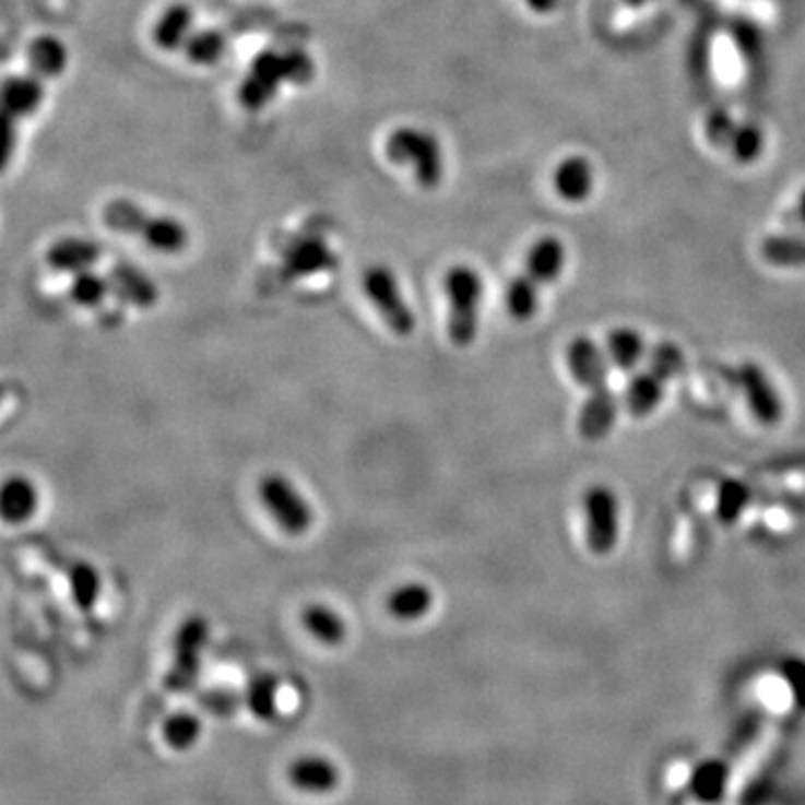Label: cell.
<instances>
[{
	"label": "cell",
	"instance_id": "cell-34",
	"mask_svg": "<svg viewBox=\"0 0 805 805\" xmlns=\"http://www.w3.org/2000/svg\"><path fill=\"white\" fill-rule=\"evenodd\" d=\"M763 132L759 126L754 123H741L736 126L732 141H730V151L736 157L738 164H754L759 159V155L763 153Z\"/></svg>",
	"mask_w": 805,
	"mask_h": 805
},
{
	"label": "cell",
	"instance_id": "cell-37",
	"mask_svg": "<svg viewBox=\"0 0 805 805\" xmlns=\"http://www.w3.org/2000/svg\"><path fill=\"white\" fill-rule=\"evenodd\" d=\"M287 72H289V83L303 85L309 83L316 74V63L313 59L305 52V50H287Z\"/></svg>",
	"mask_w": 805,
	"mask_h": 805
},
{
	"label": "cell",
	"instance_id": "cell-6",
	"mask_svg": "<svg viewBox=\"0 0 805 805\" xmlns=\"http://www.w3.org/2000/svg\"><path fill=\"white\" fill-rule=\"evenodd\" d=\"M587 546L593 555H608L620 537V504L608 486H591L582 499Z\"/></svg>",
	"mask_w": 805,
	"mask_h": 805
},
{
	"label": "cell",
	"instance_id": "cell-32",
	"mask_svg": "<svg viewBox=\"0 0 805 805\" xmlns=\"http://www.w3.org/2000/svg\"><path fill=\"white\" fill-rule=\"evenodd\" d=\"M749 499H751V493L743 482H736V480L723 482L719 488V501H717V514L721 522L725 526L734 524L741 517V512L747 508Z\"/></svg>",
	"mask_w": 805,
	"mask_h": 805
},
{
	"label": "cell",
	"instance_id": "cell-10",
	"mask_svg": "<svg viewBox=\"0 0 805 805\" xmlns=\"http://www.w3.org/2000/svg\"><path fill=\"white\" fill-rule=\"evenodd\" d=\"M734 376L754 418L761 425H777L783 418V403L766 369L756 363H743Z\"/></svg>",
	"mask_w": 805,
	"mask_h": 805
},
{
	"label": "cell",
	"instance_id": "cell-15",
	"mask_svg": "<svg viewBox=\"0 0 805 805\" xmlns=\"http://www.w3.org/2000/svg\"><path fill=\"white\" fill-rule=\"evenodd\" d=\"M102 245L85 238H63L55 242L45 253V262L52 271L59 273H81L90 271L94 264L102 260Z\"/></svg>",
	"mask_w": 805,
	"mask_h": 805
},
{
	"label": "cell",
	"instance_id": "cell-36",
	"mask_svg": "<svg viewBox=\"0 0 805 805\" xmlns=\"http://www.w3.org/2000/svg\"><path fill=\"white\" fill-rule=\"evenodd\" d=\"M736 123L725 108H714L707 117V137L714 146H730Z\"/></svg>",
	"mask_w": 805,
	"mask_h": 805
},
{
	"label": "cell",
	"instance_id": "cell-33",
	"mask_svg": "<svg viewBox=\"0 0 805 805\" xmlns=\"http://www.w3.org/2000/svg\"><path fill=\"white\" fill-rule=\"evenodd\" d=\"M649 371H653L655 376H660L662 381L670 383L674 381L676 376H680V371L685 369V354L676 343H658L651 352H649Z\"/></svg>",
	"mask_w": 805,
	"mask_h": 805
},
{
	"label": "cell",
	"instance_id": "cell-4",
	"mask_svg": "<svg viewBox=\"0 0 805 805\" xmlns=\"http://www.w3.org/2000/svg\"><path fill=\"white\" fill-rule=\"evenodd\" d=\"M258 497L273 522L292 537H300L313 526V508L300 490L280 472H269L258 484Z\"/></svg>",
	"mask_w": 805,
	"mask_h": 805
},
{
	"label": "cell",
	"instance_id": "cell-1",
	"mask_svg": "<svg viewBox=\"0 0 805 805\" xmlns=\"http://www.w3.org/2000/svg\"><path fill=\"white\" fill-rule=\"evenodd\" d=\"M102 220L108 228L141 240L157 253L175 256L188 247V228L179 220L153 215L130 200L108 202Z\"/></svg>",
	"mask_w": 805,
	"mask_h": 805
},
{
	"label": "cell",
	"instance_id": "cell-9",
	"mask_svg": "<svg viewBox=\"0 0 805 805\" xmlns=\"http://www.w3.org/2000/svg\"><path fill=\"white\" fill-rule=\"evenodd\" d=\"M209 640V623L202 615H191L184 620L175 636V655H173V670H170V685L177 689H186L193 683V678L200 672V660L204 644Z\"/></svg>",
	"mask_w": 805,
	"mask_h": 805
},
{
	"label": "cell",
	"instance_id": "cell-38",
	"mask_svg": "<svg viewBox=\"0 0 805 805\" xmlns=\"http://www.w3.org/2000/svg\"><path fill=\"white\" fill-rule=\"evenodd\" d=\"M736 43L741 47V52L745 59H756L763 52V38L761 32L756 29V25L751 23H741L738 32H736Z\"/></svg>",
	"mask_w": 805,
	"mask_h": 805
},
{
	"label": "cell",
	"instance_id": "cell-40",
	"mask_svg": "<svg viewBox=\"0 0 805 805\" xmlns=\"http://www.w3.org/2000/svg\"><path fill=\"white\" fill-rule=\"evenodd\" d=\"M794 220L801 222V224H805V188H803L801 196H798V202H796V209H794Z\"/></svg>",
	"mask_w": 805,
	"mask_h": 805
},
{
	"label": "cell",
	"instance_id": "cell-26",
	"mask_svg": "<svg viewBox=\"0 0 805 805\" xmlns=\"http://www.w3.org/2000/svg\"><path fill=\"white\" fill-rule=\"evenodd\" d=\"M66 576H68L70 593H72V600H74L76 608H81L85 613L92 611L94 604L99 602V595H102V576H99L97 568H94L87 561H83V559H74L66 568Z\"/></svg>",
	"mask_w": 805,
	"mask_h": 805
},
{
	"label": "cell",
	"instance_id": "cell-19",
	"mask_svg": "<svg viewBox=\"0 0 805 805\" xmlns=\"http://www.w3.org/2000/svg\"><path fill=\"white\" fill-rule=\"evenodd\" d=\"M193 8L186 3H175L164 10V14L157 19L153 27V40L157 47L166 52H175L179 47L188 43L193 36Z\"/></svg>",
	"mask_w": 805,
	"mask_h": 805
},
{
	"label": "cell",
	"instance_id": "cell-8",
	"mask_svg": "<svg viewBox=\"0 0 805 805\" xmlns=\"http://www.w3.org/2000/svg\"><path fill=\"white\" fill-rule=\"evenodd\" d=\"M339 267V256L320 238H303L284 249L282 262L275 275L282 284H292L303 277L334 271Z\"/></svg>",
	"mask_w": 805,
	"mask_h": 805
},
{
	"label": "cell",
	"instance_id": "cell-21",
	"mask_svg": "<svg viewBox=\"0 0 805 805\" xmlns=\"http://www.w3.org/2000/svg\"><path fill=\"white\" fill-rule=\"evenodd\" d=\"M566 264V249L561 245V240L553 238V235H544L540 238L529 256H526V275L537 282L540 287H546L548 282H555Z\"/></svg>",
	"mask_w": 805,
	"mask_h": 805
},
{
	"label": "cell",
	"instance_id": "cell-27",
	"mask_svg": "<svg viewBox=\"0 0 805 805\" xmlns=\"http://www.w3.org/2000/svg\"><path fill=\"white\" fill-rule=\"evenodd\" d=\"M761 256L772 267L803 269L805 267V238L803 235H770L761 245Z\"/></svg>",
	"mask_w": 805,
	"mask_h": 805
},
{
	"label": "cell",
	"instance_id": "cell-30",
	"mask_svg": "<svg viewBox=\"0 0 805 805\" xmlns=\"http://www.w3.org/2000/svg\"><path fill=\"white\" fill-rule=\"evenodd\" d=\"M70 298L79 307H99L110 292V280L108 275H102L97 271H81L70 282Z\"/></svg>",
	"mask_w": 805,
	"mask_h": 805
},
{
	"label": "cell",
	"instance_id": "cell-24",
	"mask_svg": "<svg viewBox=\"0 0 805 805\" xmlns=\"http://www.w3.org/2000/svg\"><path fill=\"white\" fill-rule=\"evenodd\" d=\"M303 627L313 636L318 642L327 647H336L347 638V625L341 615L324 604H309L303 615Z\"/></svg>",
	"mask_w": 805,
	"mask_h": 805
},
{
	"label": "cell",
	"instance_id": "cell-5",
	"mask_svg": "<svg viewBox=\"0 0 805 805\" xmlns=\"http://www.w3.org/2000/svg\"><path fill=\"white\" fill-rule=\"evenodd\" d=\"M363 289L394 336H412V331L416 329V316L399 287L396 275L386 264H376L365 271Z\"/></svg>",
	"mask_w": 805,
	"mask_h": 805
},
{
	"label": "cell",
	"instance_id": "cell-31",
	"mask_svg": "<svg viewBox=\"0 0 805 805\" xmlns=\"http://www.w3.org/2000/svg\"><path fill=\"white\" fill-rule=\"evenodd\" d=\"M200 732H202L200 719L193 717V714H188V712L173 714L164 723V741L173 749H179V751L191 749L200 741Z\"/></svg>",
	"mask_w": 805,
	"mask_h": 805
},
{
	"label": "cell",
	"instance_id": "cell-18",
	"mask_svg": "<svg viewBox=\"0 0 805 805\" xmlns=\"http://www.w3.org/2000/svg\"><path fill=\"white\" fill-rule=\"evenodd\" d=\"M25 57H27L29 72L40 79H59L66 72L68 61H70L66 43L50 34L36 36L27 45Z\"/></svg>",
	"mask_w": 805,
	"mask_h": 805
},
{
	"label": "cell",
	"instance_id": "cell-25",
	"mask_svg": "<svg viewBox=\"0 0 805 805\" xmlns=\"http://www.w3.org/2000/svg\"><path fill=\"white\" fill-rule=\"evenodd\" d=\"M644 354H647L644 339L636 329L618 327L606 336V356L623 371H634Z\"/></svg>",
	"mask_w": 805,
	"mask_h": 805
},
{
	"label": "cell",
	"instance_id": "cell-28",
	"mask_svg": "<svg viewBox=\"0 0 805 805\" xmlns=\"http://www.w3.org/2000/svg\"><path fill=\"white\" fill-rule=\"evenodd\" d=\"M540 294H542V287L537 282H533L526 273L512 277V282L508 284V292H506L508 313L517 322L531 320L540 309Z\"/></svg>",
	"mask_w": 805,
	"mask_h": 805
},
{
	"label": "cell",
	"instance_id": "cell-23",
	"mask_svg": "<svg viewBox=\"0 0 805 805\" xmlns=\"http://www.w3.org/2000/svg\"><path fill=\"white\" fill-rule=\"evenodd\" d=\"M665 381L653 371H640L631 378V383L625 394V407L634 418L649 416L665 396Z\"/></svg>",
	"mask_w": 805,
	"mask_h": 805
},
{
	"label": "cell",
	"instance_id": "cell-3",
	"mask_svg": "<svg viewBox=\"0 0 805 805\" xmlns=\"http://www.w3.org/2000/svg\"><path fill=\"white\" fill-rule=\"evenodd\" d=\"M386 155L392 164L414 170V177L423 188H437L441 184L443 153L433 132L412 126L396 128L386 141Z\"/></svg>",
	"mask_w": 805,
	"mask_h": 805
},
{
	"label": "cell",
	"instance_id": "cell-29",
	"mask_svg": "<svg viewBox=\"0 0 805 805\" xmlns=\"http://www.w3.org/2000/svg\"><path fill=\"white\" fill-rule=\"evenodd\" d=\"M226 45L228 40L224 32L206 27L193 32V36L184 45V52L186 59L196 66H215L226 55Z\"/></svg>",
	"mask_w": 805,
	"mask_h": 805
},
{
	"label": "cell",
	"instance_id": "cell-7",
	"mask_svg": "<svg viewBox=\"0 0 805 805\" xmlns=\"http://www.w3.org/2000/svg\"><path fill=\"white\" fill-rule=\"evenodd\" d=\"M282 83H289L287 55L277 50H262L249 66L238 99L247 110L258 113L275 99Z\"/></svg>",
	"mask_w": 805,
	"mask_h": 805
},
{
	"label": "cell",
	"instance_id": "cell-13",
	"mask_svg": "<svg viewBox=\"0 0 805 805\" xmlns=\"http://www.w3.org/2000/svg\"><path fill=\"white\" fill-rule=\"evenodd\" d=\"M618 410H620L618 396L613 394L611 388L589 392L578 418V430L582 439L602 441L604 437H608L615 425V418H618Z\"/></svg>",
	"mask_w": 805,
	"mask_h": 805
},
{
	"label": "cell",
	"instance_id": "cell-20",
	"mask_svg": "<svg viewBox=\"0 0 805 805\" xmlns=\"http://www.w3.org/2000/svg\"><path fill=\"white\" fill-rule=\"evenodd\" d=\"M433 604H435V593L423 582L401 584L386 600L388 613L399 623H414V620L425 618V615L433 611Z\"/></svg>",
	"mask_w": 805,
	"mask_h": 805
},
{
	"label": "cell",
	"instance_id": "cell-11",
	"mask_svg": "<svg viewBox=\"0 0 805 805\" xmlns=\"http://www.w3.org/2000/svg\"><path fill=\"white\" fill-rule=\"evenodd\" d=\"M566 367L573 381L589 392L608 388V356H604V352L587 336H578L568 343Z\"/></svg>",
	"mask_w": 805,
	"mask_h": 805
},
{
	"label": "cell",
	"instance_id": "cell-12",
	"mask_svg": "<svg viewBox=\"0 0 805 805\" xmlns=\"http://www.w3.org/2000/svg\"><path fill=\"white\" fill-rule=\"evenodd\" d=\"M108 280H110V292L119 300L137 309H153L159 300L157 284L144 271H139L134 264L117 262L110 269Z\"/></svg>",
	"mask_w": 805,
	"mask_h": 805
},
{
	"label": "cell",
	"instance_id": "cell-41",
	"mask_svg": "<svg viewBox=\"0 0 805 805\" xmlns=\"http://www.w3.org/2000/svg\"><path fill=\"white\" fill-rule=\"evenodd\" d=\"M629 3L631 5H642V3H647V0H629Z\"/></svg>",
	"mask_w": 805,
	"mask_h": 805
},
{
	"label": "cell",
	"instance_id": "cell-35",
	"mask_svg": "<svg viewBox=\"0 0 805 805\" xmlns=\"http://www.w3.org/2000/svg\"><path fill=\"white\" fill-rule=\"evenodd\" d=\"M277 683L271 676H260L249 687V707L258 719H273Z\"/></svg>",
	"mask_w": 805,
	"mask_h": 805
},
{
	"label": "cell",
	"instance_id": "cell-39",
	"mask_svg": "<svg viewBox=\"0 0 805 805\" xmlns=\"http://www.w3.org/2000/svg\"><path fill=\"white\" fill-rule=\"evenodd\" d=\"M559 0H526V5L535 14H551L557 8Z\"/></svg>",
	"mask_w": 805,
	"mask_h": 805
},
{
	"label": "cell",
	"instance_id": "cell-14",
	"mask_svg": "<svg viewBox=\"0 0 805 805\" xmlns=\"http://www.w3.org/2000/svg\"><path fill=\"white\" fill-rule=\"evenodd\" d=\"M553 186L564 202L571 204L587 202L595 186L593 164L582 155L566 157L553 173Z\"/></svg>",
	"mask_w": 805,
	"mask_h": 805
},
{
	"label": "cell",
	"instance_id": "cell-16",
	"mask_svg": "<svg viewBox=\"0 0 805 805\" xmlns=\"http://www.w3.org/2000/svg\"><path fill=\"white\" fill-rule=\"evenodd\" d=\"M289 781L307 794H327L341 781L339 768L327 756H300L289 768Z\"/></svg>",
	"mask_w": 805,
	"mask_h": 805
},
{
	"label": "cell",
	"instance_id": "cell-2",
	"mask_svg": "<svg viewBox=\"0 0 805 805\" xmlns=\"http://www.w3.org/2000/svg\"><path fill=\"white\" fill-rule=\"evenodd\" d=\"M443 289L450 303L448 339L454 347H470L480 331V305L484 298L482 275L465 264L452 267L443 277Z\"/></svg>",
	"mask_w": 805,
	"mask_h": 805
},
{
	"label": "cell",
	"instance_id": "cell-22",
	"mask_svg": "<svg viewBox=\"0 0 805 805\" xmlns=\"http://www.w3.org/2000/svg\"><path fill=\"white\" fill-rule=\"evenodd\" d=\"M38 510V490L27 477H10L0 493V512L8 524H25Z\"/></svg>",
	"mask_w": 805,
	"mask_h": 805
},
{
	"label": "cell",
	"instance_id": "cell-17",
	"mask_svg": "<svg viewBox=\"0 0 805 805\" xmlns=\"http://www.w3.org/2000/svg\"><path fill=\"white\" fill-rule=\"evenodd\" d=\"M45 99L43 79L36 74H12L3 83V108L8 117L21 119L34 115Z\"/></svg>",
	"mask_w": 805,
	"mask_h": 805
}]
</instances>
